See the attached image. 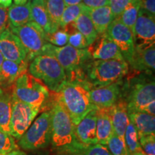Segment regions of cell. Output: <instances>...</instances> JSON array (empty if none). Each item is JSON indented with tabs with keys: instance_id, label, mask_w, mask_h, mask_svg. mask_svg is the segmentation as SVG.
<instances>
[{
	"instance_id": "obj_1",
	"label": "cell",
	"mask_w": 155,
	"mask_h": 155,
	"mask_svg": "<svg viewBox=\"0 0 155 155\" xmlns=\"http://www.w3.org/2000/svg\"><path fill=\"white\" fill-rule=\"evenodd\" d=\"M53 93L55 100L68 114L75 126L96 108L91 101L90 88L84 83L66 80L57 92Z\"/></svg>"
},
{
	"instance_id": "obj_2",
	"label": "cell",
	"mask_w": 155,
	"mask_h": 155,
	"mask_svg": "<svg viewBox=\"0 0 155 155\" xmlns=\"http://www.w3.org/2000/svg\"><path fill=\"white\" fill-rule=\"evenodd\" d=\"M85 82L89 88L106 86L120 82L129 73V65L119 60H93L83 68Z\"/></svg>"
},
{
	"instance_id": "obj_3",
	"label": "cell",
	"mask_w": 155,
	"mask_h": 155,
	"mask_svg": "<svg viewBox=\"0 0 155 155\" xmlns=\"http://www.w3.org/2000/svg\"><path fill=\"white\" fill-rule=\"evenodd\" d=\"M51 141L54 148L62 153H72L78 149L75 124L63 106L54 99L50 109Z\"/></svg>"
},
{
	"instance_id": "obj_4",
	"label": "cell",
	"mask_w": 155,
	"mask_h": 155,
	"mask_svg": "<svg viewBox=\"0 0 155 155\" xmlns=\"http://www.w3.org/2000/svg\"><path fill=\"white\" fill-rule=\"evenodd\" d=\"M29 73L39 79L52 92H57L67 80L65 70L53 55L42 54L30 61Z\"/></svg>"
},
{
	"instance_id": "obj_5",
	"label": "cell",
	"mask_w": 155,
	"mask_h": 155,
	"mask_svg": "<svg viewBox=\"0 0 155 155\" xmlns=\"http://www.w3.org/2000/svg\"><path fill=\"white\" fill-rule=\"evenodd\" d=\"M12 92L20 101L40 108L50 96L48 87L27 72L17 78L12 88Z\"/></svg>"
},
{
	"instance_id": "obj_6",
	"label": "cell",
	"mask_w": 155,
	"mask_h": 155,
	"mask_svg": "<svg viewBox=\"0 0 155 155\" xmlns=\"http://www.w3.org/2000/svg\"><path fill=\"white\" fill-rule=\"evenodd\" d=\"M127 97L124 98L128 114L143 112L151 103L155 101V84L154 78H134L129 84Z\"/></svg>"
},
{
	"instance_id": "obj_7",
	"label": "cell",
	"mask_w": 155,
	"mask_h": 155,
	"mask_svg": "<svg viewBox=\"0 0 155 155\" xmlns=\"http://www.w3.org/2000/svg\"><path fill=\"white\" fill-rule=\"evenodd\" d=\"M51 139L50 112L40 114L19 139V146L25 150L45 148Z\"/></svg>"
},
{
	"instance_id": "obj_8",
	"label": "cell",
	"mask_w": 155,
	"mask_h": 155,
	"mask_svg": "<svg viewBox=\"0 0 155 155\" xmlns=\"http://www.w3.org/2000/svg\"><path fill=\"white\" fill-rule=\"evenodd\" d=\"M8 28L19 39L27 53V59L32 61L37 56L43 53L48 43L46 33L33 21L22 26L15 27L8 25Z\"/></svg>"
},
{
	"instance_id": "obj_9",
	"label": "cell",
	"mask_w": 155,
	"mask_h": 155,
	"mask_svg": "<svg viewBox=\"0 0 155 155\" xmlns=\"http://www.w3.org/2000/svg\"><path fill=\"white\" fill-rule=\"evenodd\" d=\"M45 53L53 55L65 70L66 74L82 69L92 59L87 48L76 49L69 45L57 47L48 42L42 54Z\"/></svg>"
},
{
	"instance_id": "obj_10",
	"label": "cell",
	"mask_w": 155,
	"mask_h": 155,
	"mask_svg": "<svg viewBox=\"0 0 155 155\" xmlns=\"http://www.w3.org/2000/svg\"><path fill=\"white\" fill-rule=\"evenodd\" d=\"M40 111V108L20 101L12 95L9 134L19 140L32 124Z\"/></svg>"
},
{
	"instance_id": "obj_11",
	"label": "cell",
	"mask_w": 155,
	"mask_h": 155,
	"mask_svg": "<svg viewBox=\"0 0 155 155\" xmlns=\"http://www.w3.org/2000/svg\"><path fill=\"white\" fill-rule=\"evenodd\" d=\"M154 16L143 9H139L132 31L135 49H144L154 45Z\"/></svg>"
},
{
	"instance_id": "obj_12",
	"label": "cell",
	"mask_w": 155,
	"mask_h": 155,
	"mask_svg": "<svg viewBox=\"0 0 155 155\" xmlns=\"http://www.w3.org/2000/svg\"><path fill=\"white\" fill-rule=\"evenodd\" d=\"M106 34L113 40L129 64L135 51L133 35L130 29L124 25L119 18L114 19L106 30Z\"/></svg>"
},
{
	"instance_id": "obj_13",
	"label": "cell",
	"mask_w": 155,
	"mask_h": 155,
	"mask_svg": "<svg viewBox=\"0 0 155 155\" xmlns=\"http://www.w3.org/2000/svg\"><path fill=\"white\" fill-rule=\"evenodd\" d=\"M0 52L5 60L20 63L27 59V53L19 39L7 28L0 32Z\"/></svg>"
},
{
	"instance_id": "obj_14",
	"label": "cell",
	"mask_w": 155,
	"mask_h": 155,
	"mask_svg": "<svg viewBox=\"0 0 155 155\" xmlns=\"http://www.w3.org/2000/svg\"><path fill=\"white\" fill-rule=\"evenodd\" d=\"M96 120L97 108L96 107L75 126V139L80 148L98 144Z\"/></svg>"
},
{
	"instance_id": "obj_15",
	"label": "cell",
	"mask_w": 155,
	"mask_h": 155,
	"mask_svg": "<svg viewBox=\"0 0 155 155\" xmlns=\"http://www.w3.org/2000/svg\"><path fill=\"white\" fill-rule=\"evenodd\" d=\"M93 60H119L125 61L121 52L107 34L98 35L87 48Z\"/></svg>"
},
{
	"instance_id": "obj_16",
	"label": "cell",
	"mask_w": 155,
	"mask_h": 155,
	"mask_svg": "<svg viewBox=\"0 0 155 155\" xmlns=\"http://www.w3.org/2000/svg\"><path fill=\"white\" fill-rule=\"evenodd\" d=\"M121 81L90 89V99L96 108H109L121 98Z\"/></svg>"
},
{
	"instance_id": "obj_17",
	"label": "cell",
	"mask_w": 155,
	"mask_h": 155,
	"mask_svg": "<svg viewBox=\"0 0 155 155\" xmlns=\"http://www.w3.org/2000/svg\"><path fill=\"white\" fill-rule=\"evenodd\" d=\"M29 62L28 60L20 63L4 60L0 68V88L8 89L12 87L17 78L27 72Z\"/></svg>"
},
{
	"instance_id": "obj_18",
	"label": "cell",
	"mask_w": 155,
	"mask_h": 155,
	"mask_svg": "<svg viewBox=\"0 0 155 155\" xmlns=\"http://www.w3.org/2000/svg\"><path fill=\"white\" fill-rule=\"evenodd\" d=\"M129 64L135 71L152 74L155 68L154 45L144 49H135L133 57Z\"/></svg>"
},
{
	"instance_id": "obj_19",
	"label": "cell",
	"mask_w": 155,
	"mask_h": 155,
	"mask_svg": "<svg viewBox=\"0 0 155 155\" xmlns=\"http://www.w3.org/2000/svg\"><path fill=\"white\" fill-rule=\"evenodd\" d=\"M114 134L124 139L126 129L129 122L127 103L124 98H120L110 108Z\"/></svg>"
},
{
	"instance_id": "obj_20",
	"label": "cell",
	"mask_w": 155,
	"mask_h": 155,
	"mask_svg": "<svg viewBox=\"0 0 155 155\" xmlns=\"http://www.w3.org/2000/svg\"><path fill=\"white\" fill-rule=\"evenodd\" d=\"M110 108H97L96 136L98 144L106 146L114 134Z\"/></svg>"
},
{
	"instance_id": "obj_21",
	"label": "cell",
	"mask_w": 155,
	"mask_h": 155,
	"mask_svg": "<svg viewBox=\"0 0 155 155\" xmlns=\"http://www.w3.org/2000/svg\"><path fill=\"white\" fill-rule=\"evenodd\" d=\"M88 12L98 35L106 33V30L114 17L109 6L89 8Z\"/></svg>"
},
{
	"instance_id": "obj_22",
	"label": "cell",
	"mask_w": 155,
	"mask_h": 155,
	"mask_svg": "<svg viewBox=\"0 0 155 155\" xmlns=\"http://www.w3.org/2000/svg\"><path fill=\"white\" fill-rule=\"evenodd\" d=\"M8 14L9 25L11 26L17 28L28 24V22L32 21L31 16L30 1H29L25 5H12L7 9Z\"/></svg>"
},
{
	"instance_id": "obj_23",
	"label": "cell",
	"mask_w": 155,
	"mask_h": 155,
	"mask_svg": "<svg viewBox=\"0 0 155 155\" xmlns=\"http://www.w3.org/2000/svg\"><path fill=\"white\" fill-rule=\"evenodd\" d=\"M30 7L32 21L38 24L46 34L53 32V27L46 9L45 0H31Z\"/></svg>"
},
{
	"instance_id": "obj_24",
	"label": "cell",
	"mask_w": 155,
	"mask_h": 155,
	"mask_svg": "<svg viewBox=\"0 0 155 155\" xmlns=\"http://www.w3.org/2000/svg\"><path fill=\"white\" fill-rule=\"evenodd\" d=\"M128 114L129 121L135 127L138 135L155 134L154 116L144 112H131Z\"/></svg>"
},
{
	"instance_id": "obj_25",
	"label": "cell",
	"mask_w": 155,
	"mask_h": 155,
	"mask_svg": "<svg viewBox=\"0 0 155 155\" xmlns=\"http://www.w3.org/2000/svg\"><path fill=\"white\" fill-rule=\"evenodd\" d=\"M12 105V92L9 88H0V129L9 134Z\"/></svg>"
},
{
	"instance_id": "obj_26",
	"label": "cell",
	"mask_w": 155,
	"mask_h": 155,
	"mask_svg": "<svg viewBox=\"0 0 155 155\" xmlns=\"http://www.w3.org/2000/svg\"><path fill=\"white\" fill-rule=\"evenodd\" d=\"M88 9L89 7H87L86 10L79 15L78 17L75 20L74 25L76 30L85 37L88 45H90L98 38V35L97 34L90 17Z\"/></svg>"
},
{
	"instance_id": "obj_27",
	"label": "cell",
	"mask_w": 155,
	"mask_h": 155,
	"mask_svg": "<svg viewBox=\"0 0 155 155\" xmlns=\"http://www.w3.org/2000/svg\"><path fill=\"white\" fill-rule=\"evenodd\" d=\"M45 7L53 27V32L60 29V22L65 8L63 0H45Z\"/></svg>"
},
{
	"instance_id": "obj_28",
	"label": "cell",
	"mask_w": 155,
	"mask_h": 155,
	"mask_svg": "<svg viewBox=\"0 0 155 155\" xmlns=\"http://www.w3.org/2000/svg\"><path fill=\"white\" fill-rule=\"evenodd\" d=\"M141 0H131L119 18L121 22L130 29L132 32L136 20L141 9Z\"/></svg>"
},
{
	"instance_id": "obj_29",
	"label": "cell",
	"mask_w": 155,
	"mask_h": 155,
	"mask_svg": "<svg viewBox=\"0 0 155 155\" xmlns=\"http://www.w3.org/2000/svg\"><path fill=\"white\" fill-rule=\"evenodd\" d=\"M87 7H88L83 2L78 5L65 7L60 22V28H63L67 25L74 22L79 15L86 10Z\"/></svg>"
},
{
	"instance_id": "obj_30",
	"label": "cell",
	"mask_w": 155,
	"mask_h": 155,
	"mask_svg": "<svg viewBox=\"0 0 155 155\" xmlns=\"http://www.w3.org/2000/svg\"><path fill=\"white\" fill-rule=\"evenodd\" d=\"M124 141L129 154L142 151L138 138V133L131 122L128 124L124 134Z\"/></svg>"
},
{
	"instance_id": "obj_31",
	"label": "cell",
	"mask_w": 155,
	"mask_h": 155,
	"mask_svg": "<svg viewBox=\"0 0 155 155\" xmlns=\"http://www.w3.org/2000/svg\"><path fill=\"white\" fill-rule=\"evenodd\" d=\"M106 147H108L111 155H129L124 139L118 137L115 134L110 138Z\"/></svg>"
},
{
	"instance_id": "obj_32",
	"label": "cell",
	"mask_w": 155,
	"mask_h": 155,
	"mask_svg": "<svg viewBox=\"0 0 155 155\" xmlns=\"http://www.w3.org/2000/svg\"><path fill=\"white\" fill-rule=\"evenodd\" d=\"M17 150H19V147L15 142L14 137L0 129V155Z\"/></svg>"
},
{
	"instance_id": "obj_33",
	"label": "cell",
	"mask_w": 155,
	"mask_h": 155,
	"mask_svg": "<svg viewBox=\"0 0 155 155\" xmlns=\"http://www.w3.org/2000/svg\"><path fill=\"white\" fill-rule=\"evenodd\" d=\"M69 154L73 155H111L108 147L101 144H95L86 147L78 149Z\"/></svg>"
},
{
	"instance_id": "obj_34",
	"label": "cell",
	"mask_w": 155,
	"mask_h": 155,
	"mask_svg": "<svg viewBox=\"0 0 155 155\" xmlns=\"http://www.w3.org/2000/svg\"><path fill=\"white\" fill-rule=\"evenodd\" d=\"M69 35L63 29L60 28L59 30L46 34V40L49 43L57 46V47H63L68 45V42Z\"/></svg>"
},
{
	"instance_id": "obj_35",
	"label": "cell",
	"mask_w": 155,
	"mask_h": 155,
	"mask_svg": "<svg viewBox=\"0 0 155 155\" xmlns=\"http://www.w3.org/2000/svg\"><path fill=\"white\" fill-rule=\"evenodd\" d=\"M141 150L147 155H155V134L138 135Z\"/></svg>"
},
{
	"instance_id": "obj_36",
	"label": "cell",
	"mask_w": 155,
	"mask_h": 155,
	"mask_svg": "<svg viewBox=\"0 0 155 155\" xmlns=\"http://www.w3.org/2000/svg\"><path fill=\"white\" fill-rule=\"evenodd\" d=\"M68 45L76 49H85L88 46L85 37L78 31H75L73 33L69 35Z\"/></svg>"
},
{
	"instance_id": "obj_37",
	"label": "cell",
	"mask_w": 155,
	"mask_h": 155,
	"mask_svg": "<svg viewBox=\"0 0 155 155\" xmlns=\"http://www.w3.org/2000/svg\"><path fill=\"white\" fill-rule=\"evenodd\" d=\"M131 0H110L109 7L111 8L114 19L119 18L127 5Z\"/></svg>"
},
{
	"instance_id": "obj_38",
	"label": "cell",
	"mask_w": 155,
	"mask_h": 155,
	"mask_svg": "<svg viewBox=\"0 0 155 155\" xmlns=\"http://www.w3.org/2000/svg\"><path fill=\"white\" fill-rule=\"evenodd\" d=\"M110 0H82L83 3L89 8H96V7L108 6Z\"/></svg>"
},
{
	"instance_id": "obj_39",
	"label": "cell",
	"mask_w": 155,
	"mask_h": 155,
	"mask_svg": "<svg viewBox=\"0 0 155 155\" xmlns=\"http://www.w3.org/2000/svg\"><path fill=\"white\" fill-rule=\"evenodd\" d=\"M141 8L155 16V0H141Z\"/></svg>"
},
{
	"instance_id": "obj_40",
	"label": "cell",
	"mask_w": 155,
	"mask_h": 155,
	"mask_svg": "<svg viewBox=\"0 0 155 155\" xmlns=\"http://www.w3.org/2000/svg\"><path fill=\"white\" fill-rule=\"evenodd\" d=\"M7 23H8L7 8L0 6V32L7 28Z\"/></svg>"
},
{
	"instance_id": "obj_41",
	"label": "cell",
	"mask_w": 155,
	"mask_h": 155,
	"mask_svg": "<svg viewBox=\"0 0 155 155\" xmlns=\"http://www.w3.org/2000/svg\"><path fill=\"white\" fill-rule=\"evenodd\" d=\"M63 2L64 3H65V7L78 5V4L82 3V0H63Z\"/></svg>"
},
{
	"instance_id": "obj_42",
	"label": "cell",
	"mask_w": 155,
	"mask_h": 155,
	"mask_svg": "<svg viewBox=\"0 0 155 155\" xmlns=\"http://www.w3.org/2000/svg\"><path fill=\"white\" fill-rule=\"evenodd\" d=\"M12 3V0H0V6L5 8H8L10 7Z\"/></svg>"
},
{
	"instance_id": "obj_43",
	"label": "cell",
	"mask_w": 155,
	"mask_h": 155,
	"mask_svg": "<svg viewBox=\"0 0 155 155\" xmlns=\"http://www.w3.org/2000/svg\"><path fill=\"white\" fill-rule=\"evenodd\" d=\"M3 155H26V154H25L24 152H22V151L17 150L12 151V152L7 153V154H3Z\"/></svg>"
},
{
	"instance_id": "obj_44",
	"label": "cell",
	"mask_w": 155,
	"mask_h": 155,
	"mask_svg": "<svg viewBox=\"0 0 155 155\" xmlns=\"http://www.w3.org/2000/svg\"><path fill=\"white\" fill-rule=\"evenodd\" d=\"M29 0H14L15 5H25Z\"/></svg>"
},
{
	"instance_id": "obj_45",
	"label": "cell",
	"mask_w": 155,
	"mask_h": 155,
	"mask_svg": "<svg viewBox=\"0 0 155 155\" xmlns=\"http://www.w3.org/2000/svg\"><path fill=\"white\" fill-rule=\"evenodd\" d=\"M129 155H147V154H145V153L143 152V151H141V152L132 153V154H130Z\"/></svg>"
},
{
	"instance_id": "obj_46",
	"label": "cell",
	"mask_w": 155,
	"mask_h": 155,
	"mask_svg": "<svg viewBox=\"0 0 155 155\" xmlns=\"http://www.w3.org/2000/svg\"><path fill=\"white\" fill-rule=\"evenodd\" d=\"M4 60H5V58H4L2 54L1 53V52H0V68L2 66V64Z\"/></svg>"
},
{
	"instance_id": "obj_47",
	"label": "cell",
	"mask_w": 155,
	"mask_h": 155,
	"mask_svg": "<svg viewBox=\"0 0 155 155\" xmlns=\"http://www.w3.org/2000/svg\"><path fill=\"white\" fill-rule=\"evenodd\" d=\"M61 155H73L72 154H69V153H63V154Z\"/></svg>"
},
{
	"instance_id": "obj_48",
	"label": "cell",
	"mask_w": 155,
	"mask_h": 155,
	"mask_svg": "<svg viewBox=\"0 0 155 155\" xmlns=\"http://www.w3.org/2000/svg\"><path fill=\"white\" fill-rule=\"evenodd\" d=\"M30 1H31V0H30Z\"/></svg>"
}]
</instances>
